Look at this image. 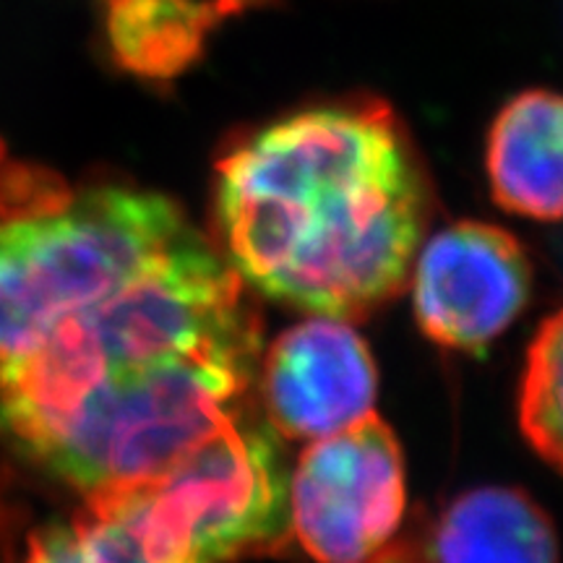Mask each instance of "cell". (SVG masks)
<instances>
[{
    "label": "cell",
    "mask_w": 563,
    "mask_h": 563,
    "mask_svg": "<svg viewBox=\"0 0 563 563\" xmlns=\"http://www.w3.org/2000/svg\"><path fill=\"white\" fill-rule=\"evenodd\" d=\"M262 319L196 228L0 363V435L84 496L152 483L253 412Z\"/></svg>",
    "instance_id": "obj_1"
},
{
    "label": "cell",
    "mask_w": 563,
    "mask_h": 563,
    "mask_svg": "<svg viewBox=\"0 0 563 563\" xmlns=\"http://www.w3.org/2000/svg\"><path fill=\"white\" fill-rule=\"evenodd\" d=\"M428 220L426 175L376 100L295 110L214 173L217 249L266 298L355 321L402 292Z\"/></svg>",
    "instance_id": "obj_2"
},
{
    "label": "cell",
    "mask_w": 563,
    "mask_h": 563,
    "mask_svg": "<svg viewBox=\"0 0 563 563\" xmlns=\"http://www.w3.org/2000/svg\"><path fill=\"white\" fill-rule=\"evenodd\" d=\"M194 228L167 196L0 170V363L152 264Z\"/></svg>",
    "instance_id": "obj_3"
},
{
    "label": "cell",
    "mask_w": 563,
    "mask_h": 563,
    "mask_svg": "<svg viewBox=\"0 0 563 563\" xmlns=\"http://www.w3.org/2000/svg\"><path fill=\"white\" fill-rule=\"evenodd\" d=\"M405 456L391 428L365 418L300 454L287 488V525L319 563H365L402 527Z\"/></svg>",
    "instance_id": "obj_4"
},
{
    "label": "cell",
    "mask_w": 563,
    "mask_h": 563,
    "mask_svg": "<svg viewBox=\"0 0 563 563\" xmlns=\"http://www.w3.org/2000/svg\"><path fill=\"white\" fill-rule=\"evenodd\" d=\"M412 302L420 329L441 347L481 352L511 327L532 292L522 243L488 222L435 232L415 262Z\"/></svg>",
    "instance_id": "obj_5"
},
{
    "label": "cell",
    "mask_w": 563,
    "mask_h": 563,
    "mask_svg": "<svg viewBox=\"0 0 563 563\" xmlns=\"http://www.w3.org/2000/svg\"><path fill=\"white\" fill-rule=\"evenodd\" d=\"M256 391L274 433L316 441L371 418L376 363L352 321L311 316L262 355Z\"/></svg>",
    "instance_id": "obj_6"
},
{
    "label": "cell",
    "mask_w": 563,
    "mask_h": 563,
    "mask_svg": "<svg viewBox=\"0 0 563 563\" xmlns=\"http://www.w3.org/2000/svg\"><path fill=\"white\" fill-rule=\"evenodd\" d=\"M496 203L538 222L563 220V95L527 89L498 110L485 146Z\"/></svg>",
    "instance_id": "obj_7"
},
{
    "label": "cell",
    "mask_w": 563,
    "mask_h": 563,
    "mask_svg": "<svg viewBox=\"0 0 563 563\" xmlns=\"http://www.w3.org/2000/svg\"><path fill=\"white\" fill-rule=\"evenodd\" d=\"M431 563H559L548 514L517 488L462 493L426 534Z\"/></svg>",
    "instance_id": "obj_8"
},
{
    "label": "cell",
    "mask_w": 563,
    "mask_h": 563,
    "mask_svg": "<svg viewBox=\"0 0 563 563\" xmlns=\"http://www.w3.org/2000/svg\"><path fill=\"white\" fill-rule=\"evenodd\" d=\"M21 563H178L154 538L139 504V485L84 496L63 522L34 530Z\"/></svg>",
    "instance_id": "obj_9"
},
{
    "label": "cell",
    "mask_w": 563,
    "mask_h": 563,
    "mask_svg": "<svg viewBox=\"0 0 563 563\" xmlns=\"http://www.w3.org/2000/svg\"><path fill=\"white\" fill-rule=\"evenodd\" d=\"M211 24L201 0H108V40L125 68L167 79L196 60Z\"/></svg>",
    "instance_id": "obj_10"
},
{
    "label": "cell",
    "mask_w": 563,
    "mask_h": 563,
    "mask_svg": "<svg viewBox=\"0 0 563 563\" xmlns=\"http://www.w3.org/2000/svg\"><path fill=\"white\" fill-rule=\"evenodd\" d=\"M519 422L534 452L563 473V308L540 327L527 355Z\"/></svg>",
    "instance_id": "obj_11"
},
{
    "label": "cell",
    "mask_w": 563,
    "mask_h": 563,
    "mask_svg": "<svg viewBox=\"0 0 563 563\" xmlns=\"http://www.w3.org/2000/svg\"><path fill=\"white\" fill-rule=\"evenodd\" d=\"M365 563H431L426 548V534H420V538L410 534V538H402L399 543H389Z\"/></svg>",
    "instance_id": "obj_12"
},
{
    "label": "cell",
    "mask_w": 563,
    "mask_h": 563,
    "mask_svg": "<svg viewBox=\"0 0 563 563\" xmlns=\"http://www.w3.org/2000/svg\"><path fill=\"white\" fill-rule=\"evenodd\" d=\"M11 527V504H9V496H5V483L0 481V540H3V534L9 532Z\"/></svg>",
    "instance_id": "obj_13"
}]
</instances>
